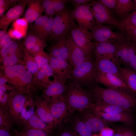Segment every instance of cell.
Masks as SVG:
<instances>
[{
    "mask_svg": "<svg viewBox=\"0 0 136 136\" xmlns=\"http://www.w3.org/2000/svg\"><path fill=\"white\" fill-rule=\"evenodd\" d=\"M88 89L92 95L94 104H111L131 111L136 107V96L131 90L105 88L97 84Z\"/></svg>",
    "mask_w": 136,
    "mask_h": 136,
    "instance_id": "obj_1",
    "label": "cell"
},
{
    "mask_svg": "<svg viewBox=\"0 0 136 136\" xmlns=\"http://www.w3.org/2000/svg\"><path fill=\"white\" fill-rule=\"evenodd\" d=\"M63 95L66 102L69 113L88 109L94 104L91 94L88 89L83 88L70 80Z\"/></svg>",
    "mask_w": 136,
    "mask_h": 136,
    "instance_id": "obj_2",
    "label": "cell"
},
{
    "mask_svg": "<svg viewBox=\"0 0 136 136\" xmlns=\"http://www.w3.org/2000/svg\"><path fill=\"white\" fill-rule=\"evenodd\" d=\"M94 59L90 58L73 68L70 80L81 87L89 89L96 84Z\"/></svg>",
    "mask_w": 136,
    "mask_h": 136,
    "instance_id": "obj_3",
    "label": "cell"
},
{
    "mask_svg": "<svg viewBox=\"0 0 136 136\" xmlns=\"http://www.w3.org/2000/svg\"><path fill=\"white\" fill-rule=\"evenodd\" d=\"M71 12V11L65 8L55 15L50 37L51 40L57 41L67 37L76 24L72 18Z\"/></svg>",
    "mask_w": 136,
    "mask_h": 136,
    "instance_id": "obj_4",
    "label": "cell"
},
{
    "mask_svg": "<svg viewBox=\"0 0 136 136\" xmlns=\"http://www.w3.org/2000/svg\"><path fill=\"white\" fill-rule=\"evenodd\" d=\"M112 43L115 48L116 59L120 65L129 68L135 52L136 43L126 35L122 39Z\"/></svg>",
    "mask_w": 136,
    "mask_h": 136,
    "instance_id": "obj_5",
    "label": "cell"
},
{
    "mask_svg": "<svg viewBox=\"0 0 136 136\" xmlns=\"http://www.w3.org/2000/svg\"><path fill=\"white\" fill-rule=\"evenodd\" d=\"M5 74L7 78L17 89L21 90L26 85L29 83L32 79L31 74L21 64L6 66Z\"/></svg>",
    "mask_w": 136,
    "mask_h": 136,
    "instance_id": "obj_6",
    "label": "cell"
},
{
    "mask_svg": "<svg viewBox=\"0 0 136 136\" xmlns=\"http://www.w3.org/2000/svg\"><path fill=\"white\" fill-rule=\"evenodd\" d=\"M70 33L75 44L85 54L93 58L94 42L92 41L90 31L80 28L76 24Z\"/></svg>",
    "mask_w": 136,
    "mask_h": 136,
    "instance_id": "obj_7",
    "label": "cell"
},
{
    "mask_svg": "<svg viewBox=\"0 0 136 136\" xmlns=\"http://www.w3.org/2000/svg\"><path fill=\"white\" fill-rule=\"evenodd\" d=\"M71 13L72 18L76 21L80 28L90 31L95 26L96 22L88 4L74 6Z\"/></svg>",
    "mask_w": 136,
    "mask_h": 136,
    "instance_id": "obj_8",
    "label": "cell"
},
{
    "mask_svg": "<svg viewBox=\"0 0 136 136\" xmlns=\"http://www.w3.org/2000/svg\"><path fill=\"white\" fill-rule=\"evenodd\" d=\"M90 9L96 22L102 24H108L117 26L119 20L109 9L98 1L88 4Z\"/></svg>",
    "mask_w": 136,
    "mask_h": 136,
    "instance_id": "obj_9",
    "label": "cell"
},
{
    "mask_svg": "<svg viewBox=\"0 0 136 136\" xmlns=\"http://www.w3.org/2000/svg\"><path fill=\"white\" fill-rule=\"evenodd\" d=\"M90 31L92 39L99 42L112 43L125 36L123 32H114L109 27L97 22L93 29Z\"/></svg>",
    "mask_w": 136,
    "mask_h": 136,
    "instance_id": "obj_10",
    "label": "cell"
},
{
    "mask_svg": "<svg viewBox=\"0 0 136 136\" xmlns=\"http://www.w3.org/2000/svg\"><path fill=\"white\" fill-rule=\"evenodd\" d=\"M53 119V126L59 125L69 112L66 102L63 95L48 103Z\"/></svg>",
    "mask_w": 136,
    "mask_h": 136,
    "instance_id": "obj_11",
    "label": "cell"
},
{
    "mask_svg": "<svg viewBox=\"0 0 136 136\" xmlns=\"http://www.w3.org/2000/svg\"><path fill=\"white\" fill-rule=\"evenodd\" d=\"M66 45L68 51V61L72 68L80 65L90 58H93L85 54L75 44L70 33L67 37Z\"/></svg>",
    "mask_w": 136,
    "mask_h": 136,
    "instance_id": "obj_12",
    "label": "cell"
},
{
    "mask_svg": "<svg viewBox=\"0 0 136 136\" xmlns=\"http://www.w3.org/2000/svg\"><path fill=\"white\" fill-rule=\"evenodd\" d=\"M30 0H20L10 9L0 19V28L6 30L12 22L19 19L24 13L26 5Z\"/></svg>",
    "mask_w": 136,
    "mask_h": 136,
    "instance_id": "obj_13",
    "label": "cell"
},
{
    "mask_svg": "<svg viewBox=\"0 0 136 136\" xmlns=\"http://www.w3.org/2000/svg\"><path fill=\"white\" fill-rule=\"evenodd\" d=\"M26 99L21 93L9 96L6 110L11 115L14 123L19 124L20 119Z\"/></svg>",
    "mask_w": 136,
    "mask_h": 136,
    "instance_id": "obj_14",
    "label": "cell"
},
{
    "mask_svg": "<svg viewBox=\"0 0 136 136\" xmlns=\"http://www.w3.org/2000/svg\"><path fill=\"white\" fill-rule=\"evenodd\" d=\"M78 112L81 118L92 133L99 132L109 125V122L96 115L88 109Z\"/></svg>",
    "mask_w": 136,
    "mask_h": 136,
    "instance_id": "obj_15",
    "label": "cell"
},
{
    "mask_svg": "<svg viewBox=\"0 0 136 136\" xmlns=\"http://www.w3.org/2000/svg\"><path fill=\"white\" fill-rule=\"evenodd\" d=\"M49 64L58 79L66 83L70 79L73 68L68 61L58 58L50 54Z\"/></svg>",
    "mask_w": 136,
    "mask_h": 136,
    "instance_id": "obj_16",
    "label": "cell"
},
{
    "mask_svg": "<svg viewBox=\"0 0 136 136\" xmlns=\"http://www.w3.org/2000/svg\"><path fill=\"white\" fill-rule=\"evenodd\" d=\"M95 82L108 88H121L131 90L126 84L117 76L96 71Z\"/></svg>",
    "mask_w": 136,
    "mask_h": 136,
    "instance_id": "obj_17",
    "label": "cell"
},
{
    "mask_svg": "<svg viewBox=\"0 0 136 136\" xmlns=\"http://www.w3.org/2000/svg\"><path fill=\"white\" fill-rule=\"evenodd\" d=\"M94 62L96 71L115 75L126 83L119 69L121 65L116 60H112L106 58L98 59H94Z\"/></svg>",
    "mask_w": 136,
    "mask_h": 136,
    "instance_id": "obj_18",
    "label": "cell"
},
{
    "mask_svg": "<svg viewBox=\"0 0 136 136\" xmlns=\"http://www.w3.org/2000/svg\"><path fill=\"white\" fill-rule=\"evenodd\" d=\"M90 110L108 122H120L130 126L133 125L135 123V117L131 112L106 113Z\"/></svg>",
    "mask_w": 136,
    "mask_h": 136,
    "instance_id": "obj_19",
    "label": "cell"
},
{
    "mask_svg": "<svg viewBox=\"0 0 136 136\" xmlns=\"http://www.w3.org/2000/svg\"><path fill=\"white\" fill-rule=\"evenodd\" d=\"M115 47L112 43L94 42L93 52L94 59L106 58L115 60Z\"/></svg>",
    "mask_w": 136,
    "mask_h": 136,
    "instance_id": "obj_20",
    "label": "cell"
},
{
    "mask_svg": "<svg viewBox=\"0 0 136 136\" xmlns=\"http://www.w3.org/2000/svg\"><path fill=\"white\" fill-rule=\"evenodd\" d=\"M67 84L56 77L55 80L50 83L44 91L45 99L47 103L63 95L66 90Z\"/></svg>",
    "mask_w": 136,
    "mask_h": 136,
    "instance_id": "obj_21",
    "label": "cell"
},
{
    "mask_svg": "<svg viewBox=\"0 0 136 136\" xmlns=\"http://www.w3.org/2000/svg\"><path fill=\"white\" fill-rule=\"evenodd\" d=\"M44 11L41 1L30 0L25 14V18L28 22H33L42 16Z\"/></svg>",
    "mask_w": 136,
    "mask_h": 136,
    "instance_id": "obj_22",
    "label": "cell"
},
{
    "mask_svg": "<svg viewBox=\"0 0 136 136\" xmlns=\"http://www.w3.org/2000/svg\"><path fill=\"white\" fill-rule=\"evenodd\" d=\"M24 129H35L43 130L51 134L53 132V127L47 123L36 114L31 116L24 124Z\"/></svg>",
    "mask_w": 136,
    "mask_h": 136,
    "instance_id": "obj_23",
    "label": "cell"
},
{
    "mask_svg": "<svg viewBox=\"0 0 136 136\" xmlns=\"http://www.w3.org/2000/svg\"><path fill=\"white\" fill-rule=\"evenodd\" d=\"M67 37L53 44L50 48V54L59 59L68 61V51L66 45Z\"/></svg>",
    "mask_w": 136,
    "mask_h": 136,
    "instance_id": "obj_24",
    "label": "cell"
},
{
    "mask_svg": "<svg viewBox=\"0 0 136 136\" xmlns=\"http://www.w3.org/2000/svg\"><path fill=\"white\" fill-rule=\"evenodd\" d=\"M35 104L36 114L43 120L54 127L53 119L48 103L44 100H40L35 102Z\"/></svg>",
    "mask_w": 136,
    "mask_h": 136,
    "instance_id": "obj_25",
    "label": "cell"
},
{
    "mask_svg": "<svg viewBox=\"0 0 136 136\" xmlns=\"http://www.w3.org/2000/svg\"><path fill=\"white\" fill-rule=\"evenodd\" d=\"M73 117L71 120V126L79 136H92V132L82 120L79 114Z\"/></svg>",
    "mask_w": 136,
    "mask_h": 136,
    "instance_id": "obj_26",
    "label": "cell"
},
{
    "mask_svg": "<svg viewBox=\"0 0 136 136\" xmlns=\"http://www.w3.org/2000/svg\"><path fill=\"white\" fill-rule=\"evenodd\" d=\"M88 109L95 112L106 113L131 112L132 111L116 105L104 103L94 104Z\"/></svg>",
    "mask_w": 136,
    "mask_h": 136,
    "instance_id": "obj_27",
    "label": "cell"
},
{
    "mask_svg": "<svg viewBox=\"0 0 136 136\" xmlns=\"http://www.w3.org/2000/svg\"><path fill=\"white\" fill-rule=\"evenodd\" d=\"M117 10L115 13L120 20L135 11L134 1L132 0H119Z\"/></svg>",
    "mask_w": 136,
    "mask_h": 136,
    "instance_id": "obj_28",
    "label": "cell"
},
{
    "mask_svg": "<svg viewBox=\"0 0 136 136\" xmlns=\"http://www.w3.org/2000/svg\"><path fill=\"white\" fill-rule=\"evenodd\" d=\"M119 69L130 89L136 93V73L129 68L120 66Z\"/></svg>",
    "mask_w": 136,
    "mask_h": 136,
    "instance_id": "obj_29",
    "label": "cell"
},
{
    "mask_svg": "<svg viewBox=\"0 0 136 136\" xmlns=\"http://www.w3.org/2000/svg\"><path fill=\"white\" fill-rule=\"evenodd\" d=\"M35 110V103H33L31 101H27L26 99L21 115L19 124L24 125L27 120L34 114Z\"/></svg>",
    "mask_w": 136,
    "mask_h": 136,
    "instance_id": "obj_30",
    "label": "cell"
},
{
    "mask_svg": "<svg viewBox=\"0 0 136 136\" xmlns=\"http://www.w3.org/2000/svg\"><path fill=\"white\" fill-rule=\"evenodd\" d=\"M14 123L12 117L6 109L0 108V128L10 131Z\"/></svg>",
    "mask_w": 136,
    "mask_h": 136,
    "instance_id": "obj_31",
    "label": "cell"
},
{
    "mask_svg": "<svg viewBox=\"0 0 136 136\" xmlns=\"http://www.w3.org/2000/svg\"><path fill=\"white\" fill-rule=\"evenodd\" d=\"M117 26L121 30L130 28H136V11L119 20Z\"/></svg>",
    "mask_w": 136,
    "mask_h": 136,
    "instance_id": "obj_32",
    "label": "cell"
},
{
    "mask_svg": "<svg viewBox=\"0 0 136 136\" xmlns=\"http://www.w3.org/2000/svg\"><path fill=\"white\" fill-rule=\"evenodd\" d=\"M18 48L17 43L14 41H11L1 49V57L3 59L10 55L16 54Z\"/></svg>",
    "mask_w": 136,
    "mask_h": 136,
    "instance_id": "obj_33",
    "label": "cell"
},
{
    "mask_svg": "<svg viewBox=\"0 0 136 136\" xmlns=\"http://www.w3.org/2000/svg\"><path fill=\"white\" fill-rule=\"evenodd\" d=\"M113 136H136L135 131L131 128L125 126H116Z\"/></svg>",
    "mask_w": 136,
    "mask_h": 136,
    "instance_id": "obj_34",
    "label": "cell"
},
{
    "mask_svg": "<svg viewBox=\"0 0 136 136\" xmlns=\"http://www.w3.org/2000/svg\"><path fill=\"white\" fill-rule=\"evenodd\" d=\"M54 18L53 16L49 17L39 36L45 41L50 37Z\"/></svg>",
    "mask_w": 136,
    "mask_h": 136,
    "instance_id": "obj_35",
    "label": "cell"
},
{
    "mask_svg": "<svg viewBox=\"0 0 136 136\" xmlns=\"http://www.w3.org/2000/svg\"><path fill=\"white\" fill-rule=\"evenodd\" d=\"M49 56L48 55L43 51L36 53L35 58L39 68L42 69L49 62Z\"/></svg>",
    "mask_w": 136,
    "mask_h": 136,
    "instance_id": "obj_36",
    "label": "cell"
},
{
    "mask_svg": "<svg viewBox=\"0 0 136 136\" xmlns=\"http://www.w3.org/2000/svg\"><path fill=\"white\" fill-rule=\"evenodd\" d=\"M45 42V41L38 36L30 35L26 38L24 45L26 48L29 51L35 45Z\"/></svg>",
    "mask_w": 136,
    "mask_h": 136,
    "instance_id": "obj_37",
    "label": "cell"
},
{
    "mask_svg": "<svg viewBox=\"0 0 136 136\" xmlns=\"http://www.w3.org/2000/svg\"><path fill=\"white\" fill-rule=\"evenodd\" d=\"M20 132L23 136H51L50 134L39 129H25Z\"/></svg>",
    "mask_w": 136,
    "mask_h": 136,
    "instance_id": "obj_38",
    "label": "cell"
},
{
    "mask_svg": "<svg viewBox=\"0 0 136 136\" xmlns=\"http://www.w3.org/2000/svg\"><path fill=\"white\" fill-rule=\"evenodd\" d=\"M49 17L45 15H42L35 21L34 29L39 37Z\"/></svg>",
    "mask_w": 136,
    "mask_h": 136,
    "instance_id": "obj_39",
    "label": "cell"
},
{
    "mask_svg": "<svg viewBox=\"0 0 136 136\" xmlns=\"http://www.w3.org/2000/svg\"><path fill=\"white\" fill-rule=\"evenodd\" d=\"M25 55L28 59L26 63L27 70L31 74L36 73L38 71L39 68L35 58H33L30 56L27 53H25Z\"/></svg>",
    "mask_w": 136,
    "mask_h": 136,
    "instance_id": "obj_40",
    "label": "cell"
},
{
    "mask_svg": "<svg viewBox=\"0 0 136 136\" xmlns=\"http://www.w3.org/2000/svg\"><path fill=\"white\" fill-rule=\"evenodd\" d=\"M41 1L45 15L50 17L55 15V10L51 4V0H41Z\"/></svg>",
    "mask_w": 136,
    "mask_h": 136,
    "instance_id": "obj_41",
    "label": "cell"
},
{
    "mask_svg": "<svg viewBox=\"0 0 136 136\" xmlns=\"http://www.w3.org/2000/svg\"><path fill=\"white\" fill-rule=\"evenodd\" d=\"M28 22L25 17L18 19L13 23V28L26 32Z\"/></svg>",
    "mask_w": 136,
    "mask_h": 136,
    "instance_id": "obj_42",
    "label": "cell"
},
{
    "mask_svg": "<svg viewBox=\"0 0 136 136\" xmlns=\"http://www.w3.org/2000/svg\"><path fill=\"white\" fill-rule=\"evenodd\" d=\"M69 1L70 0H51L55 10V15L66 8L65 4Z\"/></svg>",
    "mask_w": 136,
    "mask_h": 136,
    "instance_id": "obj_43",
    "label": "cell"
},
{
    "mask_svg": "<svg viewBox=\"0 0 136 136\" xmlns=\"http://www.w3.org/2000/svg\"><path fill=\"white\" fill-rule=\"evenodd\" d=\"M98 1L116 13L118 6L119 0H99Z\"/></svg>",
    "mask_w": 136,
    "mask_h": 136,
    "instance_id": "obj_44",
    "label": "cell"
},
{
    "mask_svg": "<svg viewBox=\"0 0 136 136\" xmlns=\"http://www.w3.org/2000/svg\"><path fill=\"white\" fill-rule=\"evenodd\" d=\"M18 60L16 54L7 56L3 59L4 64L6 66H12L16 65Z\"/></svg>",
    "mask_w": 136,
    "mask_h": 136,
    "instance_id": "obj_45",
    "label": "cell"
},
{
    "mask_svg": "<svg viewBox=\"0 0 136 136\" xmlns=\"http://www.w3.org/2000/svg\"><path fill=\"white\" fill-rule=\"evenodd\" d=\"M40 70L42 75L48 82V78L49 77L53 75L54 73L53 69L49 64H48Z\"/></svg>",
    "mask_w": 136,
    "mask_h": 136,
    "instance_id": "obj_46",
    "label": "cell"
},
{
    "mask_svg": "<svg viewBox=\"0 0 136 136\" xmlns=\"http://www.w3.org/2000/svg\"><path fill=\"white\" fill-rule=\"evenodd\" d=\"M57 136H79L71 126L61 129Z\"/></svg>",
    "mask_w": 136,
    "mask_h": 136,
    "instance_id": "obj_47",
    "label": "cell"
},
{
    "mask_svg": "<svg viewBox=\"0 0 136 136\" xmlns=\"http://www.w3.org/2000/svg\"><path fill=\"white\" fill-rule=\"evenodd\" d=\"M26 32L13 28L8 31V34L13 38L19 39L23 37L26 34Z\"/></svg>",
    "mask_w": 136,
    "mask_h": 136,
    "instance_id": "obj_48",
    "label": "cell"
},
{
    "mask_svg": "<svg viewBox=\"0 0 136 136\" xmlns=\"http://www.w3.org/2000/svg\"><path fill=\"white\" fill-rule=\"evenodd\" d=\"M125 35L133 41L136 44V28H130L121 30Z\"/></svg>",
    "mask_w": 136,
    "mask_h": 136,
    "instance_id": "obj_49",
    "label": "cell"
},
{
    "mask_svg": "<svg viewBox=\"0 0 136 136\" xmlns=\"http://www.w3.org/2000/svg\"><path fill=\"white\" fill-rule=\"evenodd\" d=\"M100 136H113L115 133L114 129L106 126L99 132Z\"/></svg>",
    "mask_w": 136,
    "mask_h": 136,
    "instance_id": "obj_50",
    "label": "cell"
},
{
    "mask_svg": "<svg viewBox=\"0 0 136 136\" xmlns=\"http://www.w3.org/2000/svg\"><path fill=\"white\" fill-rule=\"evenodd\" d=\"M20 0H0V7L4 8L6 10L12 5L15 4Z\"/></svg>",
    "mask_w": 136,
    "mask_h": 136,
    "instance_id": "obj_51",
    "label": "cell"
},
{
    "mask_svg": "<svg viewBox=\"0 0 136 136\" xmlns=\"http://www.w3.org/2000/svg\"><path fill=\"white\" fill-rule=\"evenodd\" d=\"M12 38L8 33H6L0 41L1 49L9 43L12 40Z\"/></svg>",
    "mask_w": 136,
    "mask_h": 136,
    "instance_id": "obj_52",
    "label": "cell"
},
{
    "mask_svg": "<svg viewBox=\"0 0 136 136\" xmlns=\"http://www.w3.org/2000/svg\"><path fill=\"white\" fill-rule=\"evenodd\" d=\"M93 1V0H70L69 2L75 6L81 5L89 4Z\"/></svg>",
    "mask_w": 136,
    "mask_h": 136,
    "instance_id": "obj_53",
    "label": "cell"
},
{
    "mask_svg": "<svg viewBox=\"0 0 136 136\" xmlns=\"http://www.w3.org/2000/svg\"><path fill=\"white\" fill-rule=\"evenodd\" d=\"M129 68L136 73V49L134 56L130 63Z\"/></svg>",
    "mask_w": 136,
    "mask_h": 136,
    "instance_id": "obj_54",
    "label": "cell"
},
{
    "mask_svg": "<svg viewBox=\"0 0 136 136\" xmlns=\"http://www.w3.org/2000/svg\"><path fill=\"white\" fill-rule=\"evenodd\" d=\"M0 136H12L10 133V131L4 128H0Z\"/></svg>",
    "mask_w": 136,
    "mask_h": 136,
    "instance_id": "obj_55",
    "label": "cell"
},
{
    "mask_svg": "<svg viewBox=\"0 0 136 136\" xmlns=\"http://www.w3.org/2000/svg\"><path fill=\"white\" fill-rule=\"evenodd\" d=\"M7 33L6 30H2L0 31V41L2 40L5 35Z\"/></svg>",
    "mask_w": 136,
    "mask_h": 136,
    "instance_id": "obj_56",
    "label": "cell"
},
{
    "mask_svg": "<svg viewBox=\"0 0 136 136\" xmlns=\"http://www.w3.org/2000/svg\"><path fill=\"white\" fill-rule=\"evenodd\" d=\"M6 80L5 78L3 77H0V85H5Z\"/></svg>",
    "mask_w": 136,
    "mask_h": 136,
    "instance_id": "obj_57",
    "label": "cell"
},
{
    "mask_svg": "<svg viewBox=\"0 0 136 136\" xmlns=\"http://www.w3.org/2000/svg\"><path fill=\"white\" fill-rule=\"evenodd\" d=\"M6 10L4 7H0V17H2L4 15L3 14Z\"/></svg>",
    "mask_w": 136,
    "mask_h": 136,
    "instance_id": "obj_58",
    "label": "cell"
},
{
    "mask_svg": "<svg viewBox=\"0 0 136 136\" xmlns=\"http://www.w3.org/2000/svg\"><path fill=\"white\" fill-rule=\"evenodd\" d=\"M13 136H23L19 132L15 130L14 131Z\"/></svg>",
    "mask_w": 136,
    "mask_h": 136,
    "instance_id": "obj_59",
    "label": "cell"
},
{
    "mask_svg": "<svg viewBox=\"0 0 136 136\" xmlns=\"http://www.w3.org/2000/svg\"><path fill=\"white\" fill-rule=\"evenodd\" d=\"M7 88L5 85H0V90L4 92H5L7 90Z\"/></svg>",
    "mask_w": 136,
    "mask_h": 136,
    "instance_id": "obj_60",
    "label": "cell"
},
{
    "mask_svg": "<svg viewBox=\"0 0 136 136\" xmlns=\"http://www.w3.org/2000/svg\"><path fill=\"white\" fill-rule=\"evenodd\" d=\"M92 136H100L99 134H92Z\"/></svg>",
    "mask_w": 136,
    "mask_h": 136,
    "instance_id": "obj_61",
    "label": "cell"
},
{
    "mask_svg": "<svg viewBox=\"0 0 136 136\" xmlns=\"http://www.w3.org/2000/svg\"><path fill=\"white\" fill-rule=\"evenodd\" d=\"M134 1L135 3V10L136 11V0H134Z\"/></svg>",
    "mask_w": 136,
    "mask_h": 136,
    "instance_id": "obj_62",
    "label": "cell"
}]
</instances>
